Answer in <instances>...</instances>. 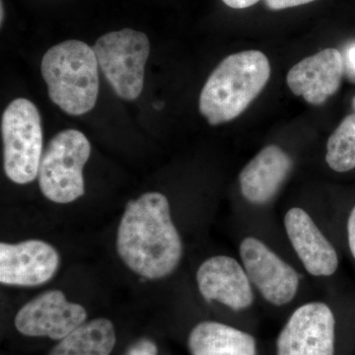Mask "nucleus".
<instances>
[{"mask_svg": "<svg viewBox=\"0 0 355 355\" xmlns=\"http://www.w3.org/2000/svg\"><path fill=\"white\" fill-rule=\"evenodd\" d=\"M93 50L107 80L121 99L132 101L141 94L144 67L150 43L144 33L132 29L110 32L97 40Z\"/></svg>", "mask_w": 355, "mask_h": 355, "instance_id": "nucleus-6", "label": "nucleus"}, {"mask_svg": "<svg viewBox=\"0 0 355 355\" xmlns=\"http://www.w3.org/2000/svg\"><path fill=\"white\" fill-rule=\"evenodd\" d=\"M191 355H257L256 340L233 327L218 322H202L188 340Z\"/></svg>", "mask_w": 355, "mask_h": 355, "instance_id": "nucleus-15", "label": "nucleus"}, {"mask_svg": "<svg viewBox=\"0 0 355 355\" xmlns=\"http://www.w3.org/2000/svg\"><path fill=\"white\" fill-rule=\"evenodd\" d=\"M343 73L342 53L334 48L324 49L294 65L287 73V85L294 95L320 106L338 92Z\"/></svg>", "mask_w": 355, "mask_h": 355, "instance_id": "nucleus-11", "label": "nucleus"}, {"mask_svg": "<svg viewBox=\"0 0 355 355\" xmlns=\"http://www.w3.org/2000/svg\"><path fill=\"white\" fill-rule=\"evenodd\" d=\"M347 233H349V243L350 251L355 259V207L350 214L349 222H347Z\"/></svg>", "mask_w": 355, "mask_h": 355, "instance_id": "nucleus-21", "label": "nucleus"}, {"mask_svg": "<svg viewBox=\"0 0 355 355\" xmlns=\"http://www.w3.org/2000/svg\"><path fill=\"white\" fill-rule=\"evenodd\" d=\"M4 171L13 183H32L43 156V130L37 107L24 98L14 100L2 114Z\"/></svg>", "mask_w": 355, "mask_h": 355, "instance_id": "nucleus-5", "label": "nucleus"}, {"mask_svg": "<svg viewBox=\"0 0 355 355\" xmlns=\"http://www.w3.org/2000/svg\"><path fill=\"white\" fill-rule=\"evenodd\" d=\"M354 107H355V98L354 99Z\"/></svg>", "mask_w": 355, "mask_h": 355, "instance_id": "nucleus-24", "label": "nucleus"}, {"mask_svg": "<svg viewBox=\"0 0 355 355\" xmlns=\"http://www.w3.org/2000/svg\"><path fill=\"white\" fill-rule=\"evenodd\" d=\"M87 312L83 305L70 302L60 291H46L20 308L14 324L21 335L46 336L60 340L85 323Z\"/></svg>", "mask_w": 355, "mask_h": 355, "instance_id": "nucleus-7", "label": "nucleus"}, {"mask_svg": "<svg viewBox=\"0 0 355 355\" xmlns=\"http://www.w3.org/2000/svg\"><path fill=\"white\" fill-rule=\"evenodd\" d=\"M116 248L123 263L144 279H162L176 270L183 243L164 195L150 191L128 203Z\"/></svg>", "mask_w": 355, "mask_h": 355, "instance_id": "nucleus-1", "label": "nucleus"}, {"mask_svg": "<svg viewBox=\"0 0 355 355\" xmlns=\"http://www.w3.org/2000/svg\"><path fill=\"white\" fill-rule=\"evenodd\" d=\"M60 266L58 250L43 240L0 244V282L3 286H43L57 275Z\"/></svg>", "mask_w": 355, "mask_h": 355, "instance_id": "nucleus-10", "label": "nucleus"}, {"mask_svg": "<svg viewBox=\"0 0 355 355\" xmlns=\"http://www.w3.org/2000/svg\"><path fill=\"white\" fill-rule=\"evenodd\" d=\"M0 21H1V24H2V22H3V16H4V11H3V2L1 1V6H0Z\"/></svg>", "mask_w": 355, "mask_h": 355, "instance_id": "nucleus-23", "label": "nucleus"}, {"mask_svg": "<svg viewBox=\"0 0 355 355\" xmlns=\"http://www.w3.org/2000/svg\"><path fill=\"white\" fill-rule=\"evenodd\" d=\"M291 168V158L280 147L273 144L265 147L240 173L243 196L257 205L270 202L286 181Z\"/></svg>", "mask_w": 355, "mask_h": 355, "instance_id": "nucleus-14", "label": "nucleus"}, {"mask_svg": "<svg viewBox=\"0 0 355 355\" xmlns=\"http://www.w3.org/2000/svg\"><path fill=\"white\" fill-rule=\"evenodd\" d=\"M91 154L87 137L76 130L58 132L44 149L40 164L39 186L55 203H70L85 193L83 169Z\"/></svg>", "mask_w": 355, "mask_h": 355, "instance_id": "nucleus-4", "label": "nucleus"}, {"mask_svg": "<svg viewBox=\"0 0 355 355\" xmlns=\"http://www.w3.org/2000/svg\"><path fill=\"white\" fill-rule=\"evenodd\" d=\"M270 76V62L261 51H246L229 55L203 86L200 114L212 125L234 120L258 97Z\"/></svg>", "mask_w": 355, "mask_h": 355, "instance_id": "nucleus-2", "label": "nucleus"}, {"mask_svg": "<svg viewBox=\"0 0 355 355\" xmlns=\"http://www.w3.org/2000/svg\"><path fill=\"white\" fill-rule=\"evenodd\" d=\"M313 1L316 0H266V4L272 10H282L291 7L304 6Z\"/></svg>", "mask_w": 355, "mask_h": 355, "instance_id": "nucleus-19", "label": "nucleus"}, {"mask_svg": "<svg viewBox=\"0 0 355 355\" xmlns=\"http://www.w3.org/2000/svg\"><path fill=\"white\" fill-rule=\"evenodd\" d=\"M335 316L328 305L311 302L289 318L277 338V355H335Z\"/></svg>", "mask_w": 355, "mask_h": 355, "instance_id": "nucleus-8", "label": "nucleus"}, {"mask_svg": "<svg viewBox=\"0 0 355 355\" xmlns=\"http://www.w3.org/2000/svg\"><path fill=\"white\" fill-rule=\"evenodd\" d=\"M98 60L93 48L77 40L53 46L42 60V76L51 101L65 113L91 111L99 94Z\"/></svg>", "mask_w": 355, "mask_h": 355, "instance_id": "nucleus-3", "label": "nucleus"}, {"mask_svg": "<svg viewBox=\"0 0 355 355\" xmlns=\"http://www.w3.org/2000/svg\"><path fill=\"white\" fill-rule=\"evenodd\" d=\"M116 340L114 324L105 318H96L60 340L50 355H110Z\"/></svg>", "mask_w": 355, "mask_h": 355, "instance_id": "nucleus-16", "label": "nucleus"}, {"mask_svg": "<svg viewBox=\"0 0 355 355\" xmlns=\"http://www.w3.org/2000/svg\"><path fill=\"white\" fill-rule=\"evenodd\" d=\"M158 349L153 340L142 338L133 343L125 355H157Z\"/></svg>", "mask_w": 355, "mask_h": 355, "instance_id": "nucleus-18", "label": "nucleus"}, {"mask_svg": "<svg viewBox=\"0 0 355 355\" xmlns=\"http://www.w3.org/2000/svg\"><path fill=\"white\" fill-rule=\"evenodd\" d=\"M343 57L345 62V71L347 72L350 78L355 79V44L347 48Z\"/></svg>", "mask_w": 355, "mask_h": 355, "instance_id": "nucleus-20", "label": "nucleus"}, {"mask_svg": "<svg viewBox=\"0 0 355 355\" xmlns=\"http://www.w3.org/2000/svg\"><path fill=\"white\" fill-rule=\"evenodd\" d=\"M326 161L338 173L355 168V114L343 119L327 144Z\"/></svg>", "mask_w": 355, "mask_h": 355, "instance_id": "nucleus-17", "label": "nucleus"}, {"mask_svg": "<svg viewBox=\"0 0 355 355\" xmlns=\"http://www.w3.org/2000/svg\"><path fill=\"white\" fill-rule=\"evenodd\" d=\"M240 257L252 284L273 305L291 302L297 293V272L266 244L248 237L240 245Z\"/></svg>", "mask_w": 355, "mask_h": 355, "instance_id": "nucleus-9", "label": "nucleus"}, {"mask_svg": "<svg viewBox=\"0 0 355 355\" xmlns=\"http://www.w3.org/2000/svg\"><path fill=\"white\" fill-rule=\"evenodd\" d=\"M226 6L234 9H244L254 6L260 0H222Z\"/></svg>", "mask_w": 355, "mask_h": 355, "instance_id": "nucleus-22", "label": "nucleus"}, {"mask_svg": "<svg viewBox=\"0 0 355 355\" xmlns=\"http://www.w3.org/2000/svg\"><path fill=\"white\" fill-rule=\"evenodd\" d=\"M197 282L205 300L218 301L235 311L246 309L253 303L251 280L245 268L230 257L216 256L203 261Z\"/></svg>", "mask_w": 355, "mask_h": 355, "instance_id": "nucleus-12", "label": "nucleus"}, {"mask_svg": "<svg viewBox=\"0 0 355 355\" xmlns=\"http://www.w3.org/2000/svg\"><path fill=\"white\" fill-rule=\"evenodd\" d=\"M284 225L292 247L310 275L330 277L336 272L338 258L335 248L305 210L298 207L289 210Z\"/></svg>", "mask_w": 355, "mask_h": 355, "instance_id": "nucleus-13", "label": "nucleus"}]
</instances>
